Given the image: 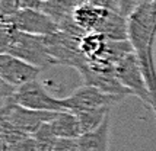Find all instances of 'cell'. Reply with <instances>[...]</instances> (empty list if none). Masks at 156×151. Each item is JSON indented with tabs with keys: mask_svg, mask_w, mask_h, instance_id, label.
<instances>
[{
	"mask_svg": "<svg viewBox=\"0 0 156 151\" xmlns=\"http://www.w3.org/2000/svg\"><path fill=\"white\" fill-rule=\"evenodd\" d=\"M50 126L57 138H66V139H77L82 137L83 129H82L80 121L76 113L70 110H63L58 112L57 116L50 122Z\"/></svg>",
	"mask_w": 156,
	"mask_h": 151,
	"instance_id": "11",
	"label": "cell"
},
{
	"mask_svg": "<svg viewBox=\"0 0 156 151\" xmlns=\"http://www.w3.org/2000/svg\"><path fill=\"white\" fill-rule=\"evenodd\" d=\"M109 129L111 116L107 118L99 128L85 132L80 138H77L79 151H109Z\"/></svg>",
	"mask_w": 156,
	"mask_h": 151,
	"instance_id": "10",
	"label": "cell"
},
{
	"mask_svg": "<svg viewBox=\"0 0 156 151\" xmlns=\"http://www.w3.org/2000/svg\"><path fill=\"white\" fill-rule=\"evenodd\" d=\"M2 54H10L23 61L47 70L55 65L47 47V36L20 32L2 21Z\"/></svg>",
	"mask_w": 156,
	"mask_h": 151,
	"instance_id": "2",
	"label": "cell"
},
{
	"mask_svg": "<svg viewBox=\"0 0 156 151\" xmlns=\"http://www.w3.org/2000/svg\"><path fill=\"white\" fill-rule=\"evenodd\" d=\"M3 22L20 32L40 36H50L60 31L57 22L38 9H18L10 15H3Z\"/></svg>",
	"mask_w": 156,
	"mask_h": 151,
	"instance_id": "3",
	"label": "cell"
},
{
	"mask_svg": "<svg viewBox=\"0 0 156 151\" xmlns=\"http://www.w3.org/2000/svg\"><path fill=\"white\" fill-rule=\"evenodd\" d=\"M111 109L112 108H95V109H88V110H82V112H76V115L80 121L82 129L83 134L85 132H90V131L99 128L104 121L111 115Z\"/></svg>",
	"mask_w": 156,
	"mask_h": 151,
	"instance_id": "13",
	"label": "cell"
},
{
	"mask_svg": "<svg viewBox=\"0 0 156 151\" xmlns=\"http://www.w3.org/2000/svg\"><path fill=\"white\" fill-rule=\"evenodd\" d=\"M35 141V147H37V151H53L54 150L55 144L58 141V138L54 135V132L50 126V122L44 124L40 129L32 135Z\"/></svg>",
	"mask_w": 156,
	"mask_h": 151,
	"instance_id": "14",
	"label": "cell"
},
{
	"mask_svg": "<svg viewBox=\"0 0 156 151\" xmlns=\"http://www.w3.org/2000/svg\"><path fill=\"white\" fill-rule=\"evenodd\" d=\"M2 105H3V121L29 137H32L44 124L51 122L58 113V112L27 109L12 102Z\"/></svg>",
	"mask_w": 156,
	"mask_h": 151,
	"instance_id": "6",
	"label": "cell"
},
{
	"mask_svg": "<svg viewBox=\"0 0 156 151\" xmlns=\"http://www.w3.org/2000/svg\"><path fill=\"white\" fill-rule=\"evenodd\" d=\"M109 10L112 9L94 5V3H79L73 10L72 19L76 23V26L85 34L98 32Z\"/></svg>",
	"mask_w": 156,
	"mask_h": 151,
	"instance_id": "9",
	"label": "cell"
},
{
	"mask_svg": "<svg viewBox=\"0 0 156 151\" xmlns=\"http://www.w3.org/2000/svg\"><path fill=\"white\" fill-rule=\"evenodd\" d=\"M64 109L70 112H82V110L95 109V108H112L117 103L122 102L126 96L122 95H111L105 93L101 89L89 84H82L80 87L73 90L69 96L61 97Z\"/></svg>",
	"mask_w": 156,
	"mask_h": 151,
	"instance_id": "4",
	"label": "cell"
},
{
	"mask_svg": "<svg viewBox=\"0 0 156 151\" xmlns=\"http://www.w3.org/2000/svg\"><path fill=\"white\" fill-rule=\"evenodd\" d=\"M53 151H79L77 148V139H66V138H58Z\"/></svg>",
	"mask_w": 156,
	"mask_h": 151,
	"instance_id": "15",
	"label": "cell"
},
{
	"mask_svg": "<svg viewBox=\"0 0 156 151\" xmlns=\"http://www.w3.org/2000/svg\"><path fill=\"white\" fill-rule=\"evenodd\" d=\"M7 102L16 103L19 106H23L27 109L32 110H45V112H63V110H66L64 105H63V99H57V97L51 96L45 90V87L41 84L40 80H34V82H29L18 87L13 96L9 100L2 103Z\"/></svg>",
	"mask_w": 156,
	"mask_h": 151,
	"instance_id": "5",
	"label": "cell"
},
{
	"mask_svg": "<svg viewBox=\"0 0 156 151\" xmlns=\"http://www.w3.org/2000/svg\"><path fill=\"white\" fill-rule=\"evenodd\" d=\"M40 2H42V3H45V2H48V0H40Z\"/></svg>",
	"mask_w": 156,
	"mask_h": 151,
	"instance_id": "16",
	"label": "cell"
},
{
	"mask_svg": "<svg viewBox=\"0 0 156 151\" xmlns=\"http://www.w3.org/2000/svg\"><path fill=\"white\" fill-rule=\"evenodd\" d=\"M129 41L149 87L156 118V0H144L127 16Z\"/></svg>",
	"mask_w": 156,
	"mask_h": 151,
	"instance_id": "1",
	"label": "cell"
},
{
	"mask_svg": "<svg viewBox=\"0 0 156 151\" xmlns=\"http://www.w3.org/2000/svg\"><path fill=\"white\" fill-rule=\"evenodd\" d=\"M79 3V0H48L42 5V12L50 15L60 26L63 22L72 18L73 10Z\"/></svg>",
	"mask_w": 156,
	"mask_h": 151,
	"instance_id": "12",
	"label": "cell"
},
{
	"mask_svg": "<svg viewBox=\"0 0 156 151\" xmlns=\"http://www.w3.org/2000/svg\"><path fill=\"white\" fill-rule=\"evenodd\" d=\"M42 69L32 65L10 54H0V79L13 87H20L29 82L38 80Z\"/></svg>",
	"mask_w": 156,
	"mask_h": 151,
	"instance_id": "8",
	"label": "cell"
},
{
	"mask_svg": "<svg viewBox=\"0 0 156 151\" xmlns=\"http://www.w3.org/2000/svg\"><path fill=\"white\" fill-rule=\"evenodd\" d=\"M115 76L122 86L129 90L131 95L137 96L146 106L152 108V99H150L149 87L139 64V60L134 52L129 54L126 58L115 65Z\"/></svg>",
	"mask_w": 156,
	"mask_h": 151,
	"instance_id": "7",
	"label": "cell"
}]
</instances>
